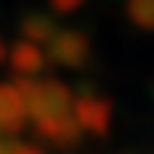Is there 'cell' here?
<instances>
[{"instance_id": "6da1fadb", "label": "cell", "mask_w": 154, "mask_h": 154, "mask_svg": "<svg viewBox=\"0 0 154 154\" xmlns=\"http://www.w3.org/2000/svg\"><path fill=\"white\" fill-rule=\"evenodd\" d=\"M15 88L21 91L27 118L33 124L63 121L75 115V94L60 79H15Z\"/></svg>"}, {"instance_id": "7a4b0ae2", "label": "cell", "mask_w": 154, "mask_h": 154, "mask_svg": "<svg viewBox=\"0 0 154 154\" xmlns=\"http://www.w3.org/2000/svg\"><path fill=\"white\" fill-rule=\"evenodd\" d=\"M94 54L91 36L79 27H60L54 39L48 42V60L63 69H82Z\"/></svg>"}, {"instance_id": "3957f363", "label": "cell", "mask_w": 154, "mask_h": 154, "mask_svg": "<svg viewBox=\"0 0 154 154\" xmlns=\"http://www.w3.org/2000/svg\"><path fill=\"white\" fill-rule=\"evenodd\" d=\"M112 100L100 94H79L75 97V121H79L82 133L103 139L112 127Z\"/></svg>"}, {"instance_id": "277c9868", "label": "cell", "mask_w": 154, "mask_h": 154, "mask_svg": "<svg viewBox=\"0 0 154 154\" xmlns=\"http://www.w3.org/2000/svg\"><path fill=\"white\" fill-rule=\"evenodd\" d=\"M27 127V106L15 85H0V136H15Z\"/></svg>"}, {"instance_id": "5b68a950", "label": "cell", "mask_w": 154, "mask_h": 154, "mask_svg": "<svg viewBox=\"0 0 154 154\" xmlns=\"http://www.w3.org/2000/svg\"><path fill=\"white\" fill-rule=\"evenodd\" d=\"M6 57H9V69L15 72V79H39V72L45 69V51L27 39L15 42L6 51Z\"/></svg>"}, {"instance_id": "8992f818", "label": "cell", "mask_w": 154, "mask_h": 154, "mask_svg": "<svg viewBox=\"0 0 154 154\" xmlns=\"http://www.w3.org/2000/svg\"><path fill=\"white\" fill-rule=\"evenodd\" d=\"M36 127V133L45 139V142H51L54 148H75L82 142V127H79V121H75V115L72 118H63V121H48V124H33Z\"/></svg>"}, {"instance_id": "52a82bcc", "label": "cell", "mask_w": 154, "mask_h": 154, "mask_svg": "<svg viewBox=\"0 0 154 154\" xmlns=\"http://www.w3.org/2000/svg\"><path fill=\"white\" fill-rule=\"evenodd\" d=\"M57 30H60V27H57V21H54L48 12H27V15L21 18V36H24L27 42H33V45H42V42L48 45Z\"/></svg>"}, {"instance_id": "ba28073f", "label": "cell", "mask_w": 154, "mask_h": 154, "mask_svg": "<svg viewBox=\"0 0 154 154\" xmlns=\"http://www.w3.org/2000/svg\"><path fill=\"white\" fill-rule=\"evenodd\" d=\"M127 18L136 27L154 33V0H127Z\"/></svg>"}, {"instance_id": "9c48e42d", "label": "cell", "mask_w": 154, "mask_h": 154, "mask_svg": "<svg viewBox=\"0 0 154 154\" xmlns=\"http://www.w3.org/2000/svg\"><path fill=\"white\" fill-rule=\"evenodd\" d=\"M85 3L88 0H48L51 12H57V15H72V12H79Z\"/></svg>"}, {"instance_id": "30bf717a", "label": "cell", "mask_w": 154, "mask_h": 154, "mask_svg": "<svg viewBox=\"0 0 154 154\" xmlns=\"http://www.w3.org/2000/svg\"><path fill=\"white\" fill-rule=\"evenodd\" d=\"M24 142H18L15 136H0V154H21Z\"/></svg>"}, {"instance_id": "8fae6325", "label": "cell", "mask_w": 154, "mask_h": 154, "mask_svg": "<svg viewBox=\"0 0 154 154\" xmlns=\"http://www.w3.org/2000/svg\"><path fill=\"white\" fill-rule=\"evenodd\" d=\"M21 154H42V151H39V148H33V145H24V148H21Z\"/></svg>"}, {"instance_id": "7c38bea8", "label": "cell", "mask_w": 154, "mask_h": 154, "mask_svg": "<svg viewBox=\"0 0 154 154\" xmlns=\"http://www.w3.org/2000/svg\"><path fill=\"white\" fill-rule=\"evenodd\" d=\"M6 57V51H3V39H0V60H3Z\"/></svg>"}]
</instances>
